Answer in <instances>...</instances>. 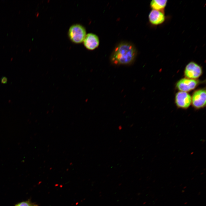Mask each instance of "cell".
I'll list each match as a JSON object with an SVG mask.
<instances>
[{"label": "cell", "instance_id": "cell-12", "mask_svg": "<svg viewBox=\"0 0 206 206\" xmlns=\"http://www.w3.org/2000/svg\"><path fill=\"white\" fill-rule=\"evenodd\" d=\"M122 128V126H119L118 127V129L119 130H121Z\"/></svg>", "mask_w": 206, "mask_h": 206}, {"label": "cell", "instance_id": "cell-9", "mask_svg": "<svg viewBox=\"0 0 206 206\" xmlns=\"http://www.w3.org/2000/svg\"><path fill=\"white\" fill-rule=\"evenodd\" d=\"M167 2V0H152L150 2V7L152 9L164 12Z\"/></svg>", "mask_w": 206, "mask_h": 206}, {"label": "cell", "instance_id": "cell-8", "mask_svg": "<svg viewBox=\"0 0 206 206\" xmlns=\"http://www.w3.org/2000/svg\"><path fill=\"white\" fill-rule=\"evenodd\" d=\"M83 42L85 47L90 50H92L97 48L99 43L98 36L92 33H89L86 35Z\"/></svg>", "mask_w": 206, "mask_h": 206}, {"label": "cell", "instance_id": "cell-5", "mask_svg": "<svg viewBox=\"0 0 206 206\" xmlns=\"http://www.w3.org/2000/svg\"><path fill=\"white\" fill-rule=\"evenodd\" d=\"M200 82L197 80L182 78L177 82L175 88L180 91L187 92L195 89Z\"/></svg>", "mask_w": 206, "mask_h": 206}, {"label": "cell", "instance_id": "cell-3", "mask_svg": "<svg viewBox=\"0 0 206 206\" xmlns=\"http://www.w3.org/2000/svg\"><path fill=\"white\" fill-rule=\"evenodd\" d=\"M202 67L196 62L191 61L186 65L184 71L185 78L197 80L202 74Z\"/></svg>", "mask_w": 206, "mask_h": 206}, {"label": "cell", "instance_id": "cell-1", "mask_svg": "<svg viewBox=\"0 0 206 206\" xmlns=\"http://www.w3.org/2000/svg\"><path fill=\"white\" fill-rule=\"evenodd\" d=\"M136 54L135 48L132 45L126 43H121L115 48L111 60L116 65H128L133 61Z\"/></svg>", "mask_w": 206, "mask_h": 206}, {"label": "cell", "instance_id": "cell-2", "mask_svg": "<svg viewBox=\"0 0 206 206\" xmlns=\"http://www.w3.org/2000/svg\"><path fill=\"white\" fill-rule=\"evenodd\" d=\"M85 28L79 24H74L70 27L68 35L70 40L75 43H80L83 41L86 35Z\"/></svg>", "mask_w": 206, "mask_h": 206}, {"label": "cell", "instance_id": "cell-11", "mask_svg": "<svg viewBox=\"0 0 206 206\" xmlns=\"http://www.w3.org/2000/svg\"><path fill=\"white\" fill-rule=\"evenodd\" d=\"M1 83L2 84H6L7 82V78L5 76H3L1 78Z\"/></svg>", "mask_w": 206, "mask_h": 206}, {"label": "cell", "instance_id": "cell-6", "mask_svg": "<svg viewBox=\"0 0 206 206\" xmlns=\"http://www.w3.org/2000/svg\"><path fill=\"white\" fill-rule=\"evenodd\" d=\"M191 96L187 92L179 91L175 95V103L179 108L186 109L189 107L191 104Z\"/></svg>", "mask_w": 206, "mask_h": 206}, {"label": "cell", "instance_id": "cell-4", "mask_svg": "<svg viewBox=\"0 0 206 206\" xmlns=\"http://www.w3.org/2000/svg\"><path fill=\"white\" fill-rule=\"evenodd\" d=\"M191 97V104L197 110L200 109L206 106V89L205 88L198 89L193 93Z\"/></svg>", "mask_w": 206, "mask_h": 206}, {"label": "cell", "instance_id": "cell-10", "mask_svg": "<svg viewBox=\"0 0 206 206\" xmlns=\"http://www.w3.org/2000/svg\"><path fill=\"white\" fill-rule=\"evenodd\" d=\"M15 206H37V205L29 201L22 202L16 204Z\"/></svg>", "mask_w": 206, "mask_h": 206}, {"label": "cell", "instance_id": "cell-7", "mask_svg": "<svg viewBox=\"0 0 206 206\" xmlns=\"http://www.w3.org/2000/svg\"><path fill=\"white\" fill-rule=\"evenodd\" d=\"M148 19L152 25H157L165 22L166 17L164 12L152 9L149 13Z\"/></svg>", "mask_w": 206, "mask_h": 206}]
</instances>
